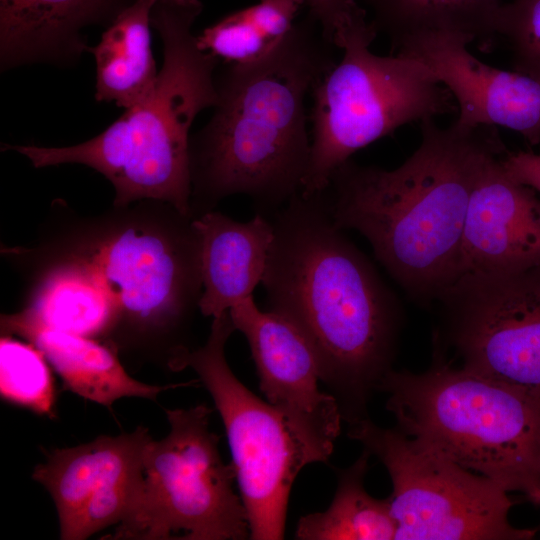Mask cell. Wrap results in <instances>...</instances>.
<instances>
[{
    "mask_svg": "<svg viewBox=\"0 0 540 540\" xmlns=\"http://www.w3.org/2000/svg\"><path fill=\"white\" fill-rule=\"evenodd\" d=\"M262 284L268 310L289 320L316 356L343 418H364L369 394L391 370L399 301L332 221L321 193L301 191L272 214Z\"/></svg>",
    "mask_w": 540,
    "mask_h": 540,
    "instance_id": "cell-1",
    "label": "cell"
},
{
    "mask_svg": "<svg viewBox=\"0 0 540 540\" xmlns=\"http://www.w3.org/2000/svg\"><path fill=\"white\" fill-rule=\"evenodd\" d=\"M420 122V144L400 166L349 159L321 195L334 224L363 235L392 278L428 302L458 278L473 189L486 163L508 150L496 126Z\"/></svg>",
    "mask_w": 540,
    "mask_h": 540,
    "instance_id": "cell-2",
    "label": "cell"
},
{
    "mask_svg": "<svg viewBox=\"0 0 540 540\" xmlns=\"http://www.w3.org/2000/svg\"><path fill=\"white\" fill-rule=\"evenodd\" d=\"M333 48L309 15L262 59L225 64L212 117L190 139L192 213L244 194L268 217L302 190L311 153L306 98L337 62Z\"/></svg>",
    "mask_w": 540,
    "mask_h": 540,
    "instance_id": "cell-3",
    "label": "cell"
},
{
    "mask_svg": "<svg viewBox=\"0 0 540 540\" xmlns=\"http://www.w3.org/2000/svg\"><path fill=\"white\" fill-rule=\"evenodd\" d=\"M200 0H155L151 26L161 38L163 62L151 91L102 133L68 147L9 146L36 168L76 163L103 174L114 186L115 205L140 199L191 209L190 129L218 100L219 60L198 47L192 26Z\"/></svg>",
    "mask_w": 540,
    "mask_h": 540,
    "instance_id": "cell-4",
    "label": "cell"
},
{
    "mask_svg": "<svg viewBox=\"0 0 540 540\" xmlns=\"http://www.w3.org/2000/svg\"><path fill=\"white\" fill-rule=\"evenodd\" d=\"M376 390L396 428L508 492L540 493V397L453 366L434 344L423 373L389 370Z\"/></svg>",
    "mask_w": 540,
    "mask_h": 540,
    "instance_id": "cell-5",
    "label": "cell"
},
{
    "mask_svg": "<svg viewBox=\"0 0 540 540\" xmlns=\"http://www.w3.org/2000/svg\"><path fill=\"white\" fill-rule=\"evenodd\" d=\"M377 34L361 7L335 37L343 56L311 92L305 195L321 193L332 173L356 151L405 124L453 110L451 93L425 64L400 52L372 53Z\"/></svg>",
    "mask_w": 540,
    "mask_h": 540,
    "instance_id": "cell-6",
    "label": "cell"
},
{
    "mask_svg": "<svg viewBox=\"0 0 540 540\" xmlns=\"http://www.w3.org/2000/svg\"><path fill=\"white\" fill-rule=\"evenodd\" d=\"M169 433L151 439L143 487L132 517L109 539L242 540L248 516L233 489L234 465L223 461L206 404L165 409Z\"/></svg>",
    "mask_w": 540,
    "mask_h": 540,
    "instance_id": "cell-7",
    "label": "cell"
},
{
    "mask_svg": "<svg viewBox=\"0 0 540 540\" xmlns=\"http://www.w3.org/2000/svg\"><path fill=\"white\" fill-rule=\"evenodd\" d=\"M387 469L397 540H530L535 529L513 527L512 500L495 481L465 469L440 451L362 418L349 424Z\"/></svg>",
    "mask_w": 540,
    "mask_h": 540,
    "instance_id": "cell-8",
    "label": "cell"
},
{
    "mask_svg": "<svg viewBox=\"0 0 540 540\" xmlns=\"http://www.w3.org/2000/svg\"><path fill=\"white\" fill-rule=\"evenodd\" d=\"M229 312L214 317L205 345L173 349L168 365L190 368L210 393L223 421L250 538H284L287 506L295 478L309 459L283 415L235 376L225 345L235 331Z\"/></svg>",
    "mask_w": 540,
    "mask_h": 540,
    "instance_id": "cell-9",
    "label": "cell"
},
{
    "mask_svg": "<svg viewBox=\"0 0 540 540\" xmlns=\"http://www.w3.org/2000/svg\"><path fill=\"white\" fill-rule=\"evenodd\" d=\"M193 219L172 207L157 223L121 222L70 257L102 279L120 318L143 329L170 330L198 306L202 294L201 245Z\"/></svg>",
    "mask_w": 540,
    "mask_h": 540,
    "instance_id": "cell-10",
    "label": "cell"
},
{
    "mask_svg": "<svg viewBox=\"0 0 540 540\" xmlns=\"http://www.w3.org/2000/svg\"><path fill=\"white\" fill-rule=\"evenodd\" d=\"M437 301L462 367L540 397V264L462 275Z\"/></svg>",
    "mask_w": 540,
    "mask_h": 540,
    "instance_id": "cell-11",
    "label": "cell"
},
{
    "mask_svg": "<svg viewBox=\"0 0 540 540\" xmlns=\"http://www.w3.org/2000/svg\"><path fill=\"white\" fill-rule=\"evenodd\" d=\"M152 439L147 428L99 436L75 447L53 450L32 477L50 493L60 539L84 540L105 527L125 524L143 487V458Z\"/></svg>",
    "mask_w": 540,
    "mask_h": 540,
    "instance_id": "cell-12",
    "label": "cell"
},
{
    "mask_svg": "<svg viewBox=\"0 0 540 540\" xmlns=\"http://www.w3.org/2000/svg\"><path fill=\"white\" fill-rule=\"evenodd\" d=\"M229 314L248 341L267 402L283 415L310 464L327 461L343 416L337 398L319 388L320 369L308 341L283 316L261 311L253 296Z\"/></svg>",
    "mask_w": 540,
    "mask_h": 540,
    "instance_id": "cell-13",
    "label": "cell"
},
{
    "mask_svg": "<svg viewBox=\"0 0 540 540\" xmlns=\"http://www.w3.org/2000/svg\"><path fill=\"white\" fill-rule=\"evenodd\" d=\"M466 34L434 30L410 34L393 48L425 64L455 97L456 122L502 126L540 143V79L477 59Z\"/></svg>",
    "mask_w": 540,
    "mask_h": 540,
    "instance_id": "cell-14",
    "label": "cell"
},
{
    "mask_svg": "<svg viewBox=\"0 0 540 540\" xmlns=\"http://www.w3.org/2000/svg\"><path fill=\"white\" fill-rule=\"evenodd\" d=\"M504 154L486 163L473 189L458 278L540 264V198L535 190L508 175L501 161Z\"/></svg>",
    "mask_w": 540,
    "mask_h": 540,
    "instance_id": "cell-15",
    "label": "cell"
},
{
    "mask_svg": "<svg viewBox=\"0 0 540 540\" xmlns=\"http://www.w3.org/2000/svg\"><path fill=\"white\" fill-rule=\"evenodd\" d=\"M121 0H0L2 70L36 62L70 64L88 52L80 30L108 21Z\"/></svg>",
    "mask_w": 540,
    "mask_h": 540,
    "instance_id": "cell-16",
    "label": "cell"
},
{
    "mask_svg": "<svg viewBox=\"0 0 540 540\" xmlns=\"http://www.w3.org/2000/svg\"><path fill=\"white\" fill-rule=\"evenodd\" d=\"M200 237L201 279L198 308L217 317L253 296L262 282L274 238L273 223L257 213L247 222L212 210L194 217Z\"/></svg>",
    "mask_w": 540,
    "mask_h": 540,
    "instance_id": "cell-17",
    "label": "cell"
},
{
    "mask_svg": "<svg viewBox=\"0 0 540 540\" xmlns=\"http://www.w3.org/2000/svg\"><path fill=\"white\" fill-rule=\"evenodd\" d=\"M121 319L119 309L97 273L68 257L48 270L23 311L4 315L5 332L48 328L83 337L106 334Z\"/></svg>",
    "mask_w": 540,
    "mask_h": 540,
    "instance_id": "cell-18",
    "label": "cell"
},
{
    "mask_svg": "<svg viewBox=\"0 0 540 540\" xmlns=\"http://www.w3.org/2000/svg\"><path fill=\"white\" fill-rule=\"evenodd\" d=\"M17 334L34 344L71 392L110 408L123 397L155 400L182 384L156 386L132 378L114 350L92 338L48 328H26Z\"/></svg>",
    "mask_w": 540,
    "mask_h": 540,
    "instance_id": "cell-19",
    "label": "cell"
},
{
    "mask_svg": "<svg viewBox=\"0 0 540 540\" xmlns=\"http://www.w3.org/2000/svg\"><path fill=\"white\" fill-rule=\"evenodd\" d=\"M155 0H134L109 23L88 49L96 62L97 101L127 109L153 88L158 71L151 50V9Z\"/></svg>",
    "mask_w": 540,
    "mask_h": 540,
    "instance_id": "cell-20",
    "label": "cell"
},
{
    "mask_svg": "<svg viewBox=\"0 0 540 540\" xmlns=\"http://www.w3.org/2000/svg\"><path fill=\"white\" fill-rule=\"evenodd\" d=\"M370 453L338 474V485L330 506L300 518L295 538L300 540H390L396 522L389 498L376 499L366 491L364 478Z\"/></svg>",
    "mask_w": 540,
    "mask_h": 540,
    "instance_id": "cell-21",
    "label": "cell"
},
{
    "mask_svg": "<svg viewBox=\"0 0 540 540\" xmlns=\"http://www.w3.org/2000/svg\"><path fill=\"white\" fill-rule=\"evenodd\" d=\"M373 11L378 32L385 33L394 47L404 37L422 31H452L466 34L490 49L496 36L500 0H364Z\"/></svg>",
    "mask_w": 540,
    "mask_h": 540,
    "instance_id": "cell-22",
    "label": "cell"
},
{
    "mask_svg": "<svg viewBox=\"0 0 540 540\" xmlns=\"http://www.w3.org/2000/svg\"><path fill=\"white\" fill-rule=\"evenodd\" d=\"M305 0H260L205 28L198 47L224 64H246L270 54L291 32Z\"/></svg>",
    "mask_w": 540,
    "mask_h": 540,
    "instance_id": "cell-23",
    "label": "cell"
},
{
    "mask_svg": "<svg viewBox=\"0 0 540 540\" xmlns=\"http://www.w3.org/2000/svg\"><path fill=\"white\" fill-rule=\"evenodd\" d=\"M44 354L34 344L0 341V391L6 401L42 415L53 414L54 388Z\"/></svg>",
    "mask_w": 540,
    "mask_h": 540,
    "instance_id": "cell-24",
    "label": "cell"
},
{
    "mask_svg": "<svg viewBox=\"0 0 540 540\" xmlns=\"http://www.w3.org/2000/svg\"><path fill=\"white\" fill-rule=\"evenodd\" d=\"M495 30L508 45L515 71L540 79V0L502 4Z\"/></svg>",
    "mask_w": 540,
    "mask_h": 540,
    "instance_id": "cell-25",
    "label": "cell"
},
{
    "mask_svg": "<svg viewBox=\"0 0 540 540\" xmlns=\"http://www.w3.org/2000/svg\"><path fill=\"white\" fill-rule=\"evenodd\" d=\"M305 4L324 38L333 45L337 33L361 7L357 0H305Z\"/></svg>",
    "mask_w": 540,
    "mask_h": 540,
    "instance_id": "cell-26",
    "label": "cell"
},
{
    "mask_svg": "<svg viewBox=\"0 0 540 540\" xmlns=\"http://www.w3.org/2000/svg\"><path fill=\"white\" fill-rule=\"evenodd\" d=\"M501 161L510 177L540 194V154L507 151Z\"/></svg>",
    "mask_w": 540,
    "mask_h": 540,
    "instance_id": "cell-27",
    "label": "cell"
},
{
    "mask_svg": "<svg viewBox=\"0 0 540 540\" xmlns=\"http://www.w3.org/2000/svg\"><path fill=\"white\" fill-rule=\"evenodd\" d=\"M534 504L540 505V493L537 496L536 500L534 501Z\"/></svg>",
    "mask_w": 540,
    "mask_h": 540,
    "instance_id": "cell-28",
    "label": "cell"
}]
</instances>
